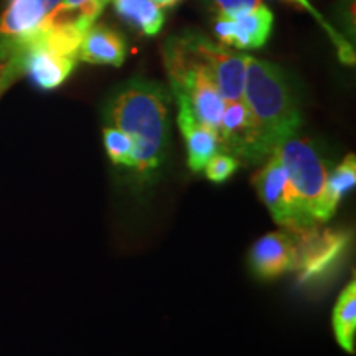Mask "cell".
<instances>
[{
    "mask_svg": "<svg viewBox=\"0 0 356 356\" xmlns=\"http://www.w3.org/2000/svg\"><path fill=\"white\" fill-rule=\"evenodd\" d=\"M168 96L162 84L136 78L114 89L102 108L108 126L131 137L132 172L137 185L154 184L168 150Z\"/></svg>",
    "mask_w": 356,
    "mask_h": 356,
    "instance_id": "obj_1",
    "label": "cell"
},
{
    "mask_svg": "<svg viewBox=\"0 0 356 356\" xmlns=\"http://www.w3.org/2000/svg\"><path fill=\"white\" fill-rule=\"evenodd\" d=\"M243 99L254 118L267 157L302 126L299 102L277 65L248 56Z\"/></svg>",
    "mask_w": 356,
    "mask_h": 356,
    "instance_id": "obj_2",
    "label": "cell"
},
{
    "mask_svg": "<svg viewBox=\"0 0 356 356\" xmlns=\"http://www.w3.org/2000/svg\"><path fill=\"white\" fill-rule=\"evenodd\" d=\"M163 61L177 104L186 106L200 124L220 132L226 101L218 91L207 58L200 51L197 33L168 40L163 48Z\"/></svg>",
    "mask_w": 356,
    "mask_h": 356,
    "instance_id": "obj_3",
    "label": "cell"
},
{
    "mask_svg": "<svg viewBox=\"0 0 356 356\" xmlns=\"http://www.w3.org/2000/svg\"><path fill=\"white\" fill-rule=\"evenodd\" d=\"M280 162L287 170L292 193L312 225L318 226L330 220L327 210V181L330 167L317 145L307 137H287L275 147Z\"/></svg>",
    "mask_w": 356,
    "mask_h": 356,
    "instance_id": "obj_4",
    "label": "cell"
},
{
    "mask_svg": "<svg viewBox=\"0 0 356 356\" xmlns=\"http://www.w3.org/2000/svg\"><path fill=\"white\" fill-rule=\"evenodd\" d=\"M252 184L273 220L284 229L291 233H304V231L318 228L312 225L304 211L300 210L289 184L286 167L280 162L277 154L270 152L264 165L252 178Z\"/></svg>",
    "mask_w": 356,
    "mask_h": 356,
    "instance_id": "obj_5",
    "label": "cell"
},
{
    "mask_svg": "<svg viewBox=\"0 0 356 356\" xmlns=\"http://www.w3.org/2000/svg\"><path fill=\"white\" fill-rule=\"evenodd\" d=\"M61 0H10L0 15V68L50 19Z\"/></svg>",
    "mask_w": 356,
    "mask_h": 356,
    "instance_id": "obj_6",
    "label": "cell"
},
{
    "mask_svg": "<svg viewBox=\"0 0 356 356\" xmlns=\"http://www.w3.org/2000/svg\"><path fill=\"white\" fill-rule=\"evenodd\" d=\"M218 136L221 152L231 154L239 162L246 160L248 163H254L267 159L256 121L244 99L226 102Z\"/></svg>",
    "mask_w": 356,
    "mask_h": 356,
    "instance_id": "obj_7",
    "label": "cell"
},
{
    "mask_svg": "<svg viewBox=\"0 0 356 356\" xmlns=\"http://www.w3.org/2000/svg\"><path fill=\"white\" fill-rule=\"evenodd\" d=\"M299 239L291 231H273L252 244L249 251V267L262 280H274L297 270Z\"/></svg>",
    "mask_w": 356,
    "mask_h": 356,
    "instance_id": "obj_8",
    "label": "cell"
},
{
    "mask_svg": "<svg viewBox=\"0 0 356 356\" xmlns=\"http://www.w3.org/2000/svg\"><path fill=\"white\" fill-rule=\"evenodd\" d=\"M299 239V264L302 282L322 277L337 266L348 246V236L340 231H322L318 228L293 233Z\"/></svg>",
    "mask_w": 356,
    "mask_h": 356,
    "instance_id": "obj_9",
    "label": "cell"
},
{
    "mask_svg": "<svg viewBox=\"0 0 356 356\" xmlns=\"http://www.w3.org/2000/svg\"><path fill=\"white\" fill-rule=\"evenodd\" d=\"M273 24V12L266 3H262L261 7L239 13L233 19L218 17L215 33L225 47H234L238 50H256L269 40Z\"/></svg>",
    "mask_w": 356,
    "mask_h": 356,
    "instance_id": "obj_10",
    "label": "cell"
},
{
    "mask_svg": "<svg viewBox=\"0 0 356 356\" xmlns=\"http://www.w3.org/2000/svg\"><path fill=\"white\" fill-rule=\"evenodd\" d=\"M197 44L202 55L210 65L218 91L222 99L241 101L244 95V79H246L248 55L233 53L228 47L215 43L211 40L197 35Z\"/></svg>",
    "mask_w": 356,
    "mask_h": 356,
    "instance_id": "obj_11",
    "label": "cell"
},
{
    "mask_svg": "<svg viewBox=\"0 0 356 356\" xmlns=\"http://www.w3.org/2000/svg\"><path fill=\"white\" fill-rule=\"evenodd\" d=\"M127 56L126 40L108 25L92 24L84 32L78 48V61L89 65L122 66Z\"/></svg>",
    "mask_w": 356,
    "mask_h": 356,
    "instance_id": "obj_12",
    "label": "cell"
},
{
    "mask_svg": "<svg viewBox=\"0 0 356 356\" xmlns=\"http://www.w3.org/2000/svg\"><path fill=\"white\" fill-rule=\"evenodd\" d=\"M177 106L178 127H180L186 145V162H188L190 170L195 173L203 172L213 155L221 152L220 136L213 129L200 124L186 106Z\"/></svg>",
    "mask_w": 356,
    "mask_h": 356,
    "instance_id": "obj_13",
    "label": "cell"
},
{
    "mask_svg": "<svg viewBox=\"0 0 356 356\" xmlns=\"http://www.w3.org/2000/svg\"><path fill=\"white\" fill-rule=\"evenodd\" d=\"M114 10L134 30L142 35H157L165 22V12L152 0H111Z\"/></svg>",
    "mask_w": 356,
    "mask_h": 356,
    "instance_id": "obj_14",
    "label": "cell"
},
{
    "mask_svg": "<svg viewBox=\"0 0 356 356\" xmlns=\"http://www.w3.org/2000/svg\"><path fill=\"white\" fill-rule=\"evenodd\" d=\"M333 333L346 353H355L356 340V284L350 282L338 297L332 315Z\"/></svg>",
    "mask_w": 356,
    "mask_h": 356,
    "instance_id": "obj_15",
    "label": "cell"
},
{
    "mask_svg": "<svg viewBox=\"0 0 356 356\" xmlns=\"http://www.w3.org/2000/svg\"><path fill=\"white\" fill-rule=\"evenodd\" d=\"M356 185V157L348 154L341 160L335 170H330L327 181V210L330 215H335L338 204L348 191Z\"/></svg>",
    "mask_w": 356,
    "mask_h": 356,
    "instance_id": "obj_16",
    "label": "cell"
},
{
    "mask_svg": "<svg viewBox=\"0 0 356 356\" xmlns=\"http://www.w3.org/2000/svg\"><path fill=\"white\" fill-rule=\"evenodd\" d=\"M102 140H104L106 154L114 165L131 168L134 145L126 132L119 131L118 127L106 126L102 131Z\"/></svg>",
    "mask_w": 356,
    "mask_h": 356,
    "instance_id": "obj_17",
    "label": "cell"
},
{
    "mask_svg": "<svg viewBox=\"0 0 356 356\" xmlns=\"http://www.w3.org/2000/svg\"><path fill=\"white\" fill-rule=\"evenodd\" d=\"M111 0H61L55 13L65 17H83L95 24Z\"/></svg>",
    "mask_w": 356,
    "mask_h": 356,
    "instance_id": "obj_18",
    "label": "cell"
},
{
    "mask_svg": "<svg viewBox=\"0 0 356 356\" xmlns=\"http://www.w3.org/2000/svg\"><path fill=\"white\" fill-rule=\"evenodd\" d=\"M239 165H241V162L231 154L218 152L210 159V162L207 163L203 172L208 180L213 181V184H222V181H226L228 178L234 175V172L238 170Z\"/></svg>",
    "mask_w": 356,
    "mask_h": 356,
    "instance_id": "obj_19",
    "label": "cell"
},
{
    "mask_svg": "<svg viewBox=\"0 0 356 356\" xmlns=\"http://www.w3.org/2000/svg\"><path fill=\"white\" fill-rule=\"evenodd\" d=\"M287 2H291V3H293V6H299L302 8H305V10H309L312 15H314L315 19L320 22V25H322L323 29L327 30V33L330 35V38L333 40V43L337 44L338 55H340V60L343 61V63H346V65H353L355 63V51H353V48H351V44L346 43L345 40H343V37H340V35H338L335 30H333L332 26L327 24V22H325L323 17L320 15L317 10H315L314 6H312L309 0H287Z\"/></svg>",
    "mask_w": 356,
    "mask_h": 356,
    "instance_id": "obj_20",
    "label": "cell"
},
{
    "mask_svg": "<svg viewBox=\"0 0 356 356\" xmlns=\"http://www.w3.org/2000/svg\"><path fill=\"white\" fill-rule=\"evenodd\" d=\"M215 3L218 12H220V17H222V19H233L239 13L261 7L264 0H215Z\"/></svg>",
    "mask_w": 356,
    "mask_h": 356,
    "instance_id": "obj_21",
    "label": "cell"
},
{
    "mask_svg": "<svg viewBox=\"0 0 356 356\" xmlns=\"http://www.w3.org/2000/svg\"><path fill=\"white\" fill-rule=\"evenodd\" d=\"M154 3H157L159 7H162V8H165V7H172V6H175V3L178 2V0H152Z\"/></svg>",
    "mask_w": 356,
    "mask_h": 356,
    "instance_id": "obj_22",
    "label": "cell"
}]
</instances>
